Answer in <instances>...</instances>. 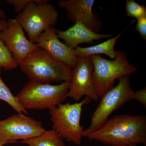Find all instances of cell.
I'll use <instances>...</instances> for the list:
<instances>
[{
	"label": "cell",
	"mask_w": 146,
	"mask_h": 146,
	"mask_svg": "<svg viewBox=\"0 0 146 146\" xmlns=\"http://www.w3.org/2000/svg\"><path fill=\"white\" fill-rule=\"evenodd\" d=\"M7 21L4 19L0 20V32L5 28ZM18 64L3 42L0 40V68L5 70H11L17 68Z\"/></svg>",
	"instance_id": "2e32d148"
},
{
	"label": "cell",
	"mask_w": 146,
	"mask_h": 146,
	"mask_svg": "<svg viewBox=\"0 0 146 146\" xmlns=\"http://www.w3.org/2000/svg\"><path fill=\"white\" fill-rule=\"evenodd\" d=\"M5 14L4 11L0 9V18H5Z\"/></svg>",
	"instance_id": "7402d4cb"
},
{
	"label": "cell",
	"mask_w": 146,
	"mask_h": 146,
	"mask_svg": "<svg viewBox=\"0 0 146 146\" xmlns=\"http://www.w3.org/2000/svg\"><path fill=\"white\" fill-rule=\"evenodd\" d=\"M37 46L45 50L54 60L67 65L71 69L75 67L78 57L74 49L58 39L56 29L51 27L39 36Z\"/></svg>",
	"instance_id": "8fae6325"
},
{
	"label": "cell",
	"mask_w": 146,
	"mask_h": 146,
	"mask_svg": "<svg viewBox=\"0 0 146 146\" xmlns=\"http://www.w3.org/2000/svg\"><path fill=\"white\" fill-rule=\"evenodd\" d=\"M45 131L41 122L18 113L0 121V145L37 137Z\"/></svg>",
	"instance_id": "ba28073f"
},
{
	"label": "cell",
	"mask_w": 146,
	"mask_h": 146,
	"mask_svg": "<svg viewBox=\"0 0 146 146\" xmlns=\"http://www.w3.org/2000/svg\"><path fill=\"white\" fill-rule=\"evenodd\" d=\"M35 0H7V2L12 6L16 13H21L25 10L29 4Z\"/></svg>",
	"instance_id": "d6986e66"
},
{
	"label": "cell",
	"mask_w": 146,
	"mask_h": 146,
	"mask_svg": "<svg viewBox=\"0 0 146 146\" xmlns=\"http://www.w3.org/2000/svg\"><path fill=\"white\" fill-rule=\"evenodd\" d=\"M0 40L3 42L18 65L38 47L27 39L23 28L16 18L9 19L7 22L6 27L0 32Z\"/></svg>",
	"instance_id": "30bf717a"
},
{
	"label": "cell",
	"mask_w": 146,
	"mask_h": 146,
	"mask_svg": "<svg viewBox=\"0 0 146 146\" xmlns=\"http://www.w3.org/2000/svg\"><path fill=\"white\" fill-rule=\"evenodd\" d=\"M128 146H137V145H130Z\"/></svg>",
	"instance_id": "603a6c76"
},
{
	"label": "cell",
	"mask_w": 146,
	"mask_h": 146,
	"mask_svg": "<svg viewBox=\"0 0 146 146\" xmlns=\"http://www.w3.org/2000/svg\"><path fill=\"white\" fill-rule=\"evenodd\" d=\"M70 82L57 85L30 81L16 96L25 109H51L68 98Z\"/></svg>",
	"instance_id": "3957f363"
},
{
	"label": "cell",
	"mask_w": 146,
	"mask_h": 146,
	"mask_svg": "<svg viewBox=\"0 0 146 146\" xmlns=\"http://www.w3.org/2000/svg\"><path fill=\"white\" fill-rule=\"evenodd\" d=\"M1 69L0 68V100L5 102L18 113L27 115L28 111L22 107L16 96H13L8 86L6 85L1 76Z\"/></svg>",
	"instance_id": "e0dca14e"
},
{
	"label": "cell",
	"mask_w": 146,
	"mask_h": 146,
	"mask_svg": "<svg viewBox=\"0 0 146 146\" xmlns=\"http://www.w3.org/2000/svg\"><path fill=\"white\" fill-rule=\"evenodd\" d=\"M0 146H1V145H0Z\"/></svg>",
	"instance_id": "cb8c5ba5"
},
{
	"label": "cell",
	"mask_w": 146,
	"mask_h": 146,
	"mask_svg": "<svg viewBox=\"0 0 146 146\" xmlns=\"http://www.w3.org/2000/svg\"><path fill=\"white\" fill-rule=\"evenodd\" d=\"M63 138L54 129L46 131L40 136L21 141L28 146H65Z\"/></svg>",
	"instance_id": "9a60e30c"
},
{
	"label": "cell",
	"mask_w": 146,
	"mask_h": 146,
	"mask_svg": "<svg viewBox=\"0 0 146 146\" xmlns=\"http://www.w3.org/2000/svg\"><path fill=\"white\" fill-rule=\"evenodd\" d=\"M94 67L91 56H79L78 61L72 70L68 97L78 102L85 96L95 101H98L94 87L92 72Z\"/></svg>",
	"instance_id": "9c48e42d"
},
{
	"label": "cell",
	"mask_w": 146,
	"mask_h": 146,
	"mask_svg": "<svg viewBox=\"0 0 146 146\" xmlns=\"http://www.w3.org/2000/svg\"><path fill=\"white\" fill-rule=\"evenodd\" d=\"M124 31V30L115 37H111L107 41L98 45L87 47H77L74 49L75 53L78 57L104 54L114 59L116 55V51L115 50V44Z\"/></svg>",
	"instance_id": "5bb4252c"
},
{
	"label": "cell",
	"mask_w": 146,
	"mask_h": 146,
	"mask_svg": "<svg viewBox=\"0 0 146 146\" xmlns=\"http://www.w3.org/2000/svg\"><path fill=\"white\" fill-rule=\"evenodd\" d=\"M57 36L64 40L65 44L74 49L83 43H92L95 40L110 38L111 34H101L94 32L80 21L64 31L56 29Z\"/></svg>",
	"instance_id": "4fadbf2b"
},
{
	"label": "cell",
	"mask_w": 146,
	"mask_h": 146,
	"mask_svg": "<svg viewBox=\"0 0 146 146\" xmlns=\"http://www.w3.org/2000/svg\"><path fill=\"white\" fill-rule=\"evenodd\" d=\"M86 137L106 145H146V116L121 114L108 119Z\"/></svg>",
	"instance_id": "6da1fadb"
},
{
	"label": "cell",
	"mask_w": 146,
	"mask_h": 146,
	"mask_svg": "<svg viewBox=\"0 0 146 146\" xmlns=\"http://www.w3.org/2000/svg\"><path fill=\"white\" fill-rule=\"evenodd\" d=\"M94 0H61L58 4L68 11V18L75 23L80 21L94 32L98 33L102 23L93 13Z\"/></svg>",
	"instance_id": "7c38bea8"
},
{
	"label": "cell",
	"mask_w": 146,
	"mask_h": 146,
	"mask_svg": "<svg viewBox=\"0 0 146 146\" xmlns=\"http://www.w3.org/2000/svg\"><path fill=\"white\" fill-rule=\"evenodd\" d=\"M118 80V84L101 97L100 104L91 116L90 125L82 131V137L100 128L110 115L131 100L133 91L131 87L129 76H123Z\"/></svg>",
	"instance_id": "8992f818"
},
{
	"label": "cell",
	"mask_w": 146,
	"mask_h": 146,
	"mask_svg": "<svg viewBox=\"0 0 146 146\" xmlns=\"http://www.w3.org/2000/svg\"><path fill=\"white\" fill-rule=\"evenodd\" d=\"M125 9L127 16L138 18L146 16V7L145 5H141L134 0H127Z\"/></svg>",
	"instance_id": "ac0fdd59"
},
{
	"label": "cell",
	"mask_w": 146,
	"mask_h": 146,
	"mask_svg": "<svg viewBox=\"0 0 146 146\" xmlns=\"http://www.w3.org/2000/svg\"><path fill=\"white\" fill-rule=\"evenodd\" d=\"M46 0H35L19 13L16 19L27 32L31 42L36 44L43 32L56 25L58 13Z\"/></svg>",
	"instance_id": "52a82bcc"
},
{
	"label": "cell",
	"mask_w": 146,
	"mask_h": 146,
	"mask_svg": "<svg viewBox=\"0 0 146 146\" xmlns=\"http://www.w3.org/2000/svg\"><path fill=\"white\" fill-rule=\"evenodd\" d=\"M91 101L86 97L81 102L74 104H60L50 110L53 129L63 139L77 146L81 144L84 127L80 125L82 108Z\"/></svg>",
	"instance_id": "5b68a950"
},
{
	"label": "cell",
	"mask_w": 146,
	"mask_h": 146,
	"mask_svg": "<svg viewBox=\"0 0 146 146\" xmlns=\"http://www.w3.org/2000/svg\"><path fill=\"white\" fill-rule=\"evenodd\" d=\"M136 29L140 35L141 39H146V16L137 19Z\"/></svg>",
	"instance_id": "ffe728a7"
},
{
	"label": "cell",
	"mask_w": 146,
	"mask_h": 146,
	"mask_svg": "<svg viewBox=\"0 0 146 146\" xmlns=\"http://www.w3.org/2000/svg\"><path fill=\"white\" fill-rule=\"evenodd\" d=\"M133 100L139 102L144 106H146V88L137 91H133L131 100Z\"/></svg>",
	"instance_id": "44dd1931"
},
{
	"label": "cell",
	"mask_w": 146,
	"mask_h": 146,
	"mask_svg": "<svg viewBox=\"0 0 146 146\" xmlns=\"http://www.w3.org/2000/svg\"><path fill=\"white\" fill-rule=\"evenodd\" d=\"M30 81L42 83L69 82L72 70L63 63L54 60L42 48L37 47L18 64Z\"/></svg>",
	"instance_id": "7a4b0ae2"
},
{
	"label": "cell",
	"mask_w": 146,
	"mask_h": 146,
	"mask_svg": "<svg viewBox=\"0 0 146 146\" xmlns=\"http://www.w3.org/2000/svg\"><path fill=\"white\" fill-rule=\"evenodd\" d=\"M93 63L92 78L95 90L99 98L114 86V83L121 77L129 76L136 72L137 68L129 63L126 54L116 51L114 60H110L100 55L91 56Z\"/></svg>",
	"instance_id": "277c9868"
}]
</instances>
